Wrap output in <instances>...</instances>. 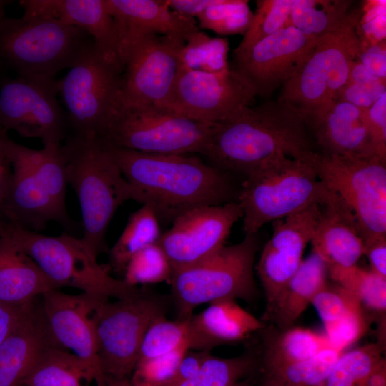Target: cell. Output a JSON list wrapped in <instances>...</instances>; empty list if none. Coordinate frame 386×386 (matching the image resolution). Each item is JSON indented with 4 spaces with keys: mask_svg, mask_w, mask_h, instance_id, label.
<instances>
[{
    "mask_svg": "<svg viewBox=\"0 0 386 386\" xmlns=\"http://www.w3.org/2000/svg\"><path fill=\"white\" fill-rule=\"evenodd\" d=\"M122 74L94 42L84 49L60 80L71 134L104 139L122 104Z\"/></svg>",
    "mask_w": 386,
    "mask_h": 386,
    "instance_id": "obj_10",
    "label": "cell"
},
{
    "mask_svg": "<svg viewBox=\"0 0 386 386\" xmlns=\"http://www.w3.org/2000/svg\"><path fill=\"white\" fill-rule=\"evenodd\" d=\"M56 79H0V126L23 137L39 138L44 145L61 144L69 127L57 95Z\"/></svg>",
    "mask_w": 386,
    "mask_h": 386,
    "instance_id": "obj_13",
    "label": "cell"
},
{
    "mask_svg": "<svg viewBox=\"0 0 386 386\" xmlns=\"http://www.w3.org/2000/svg\"><path fill=\"white\" fill-rule=\"evenodd\" d=\"M187 347L159 357L138 361L129 380L132 386H164L174 377Z\"/></svg>",
    "mask_w": 386,
    "mask_h": 386,
    "instance_id": "obj_44",
    "label": "cell"
},
{
    "mask_svg": "<svg viewBox=\"0 0 386 386\" xmlns=\"http://www.w3.org/2000/svg\"><path fill=\"white\" fill-rule=\"evenodd\" d=\"M342 352L330 347L308 360L267 371V385L322 386Z\"/></svg>",
    "mask_w": 386,
    "mask_h": 386,
    "instance_id": "obj_37",
    "label": "cell"
},
{
    "mask_svg": "<svg viewBox=\"0 0 386 386\" xmlns=\"http://www.w3.org/2000/svg\"><path fill=\"white\" fill-rule=\"evenodd\" d=\"M209 354V351L187 350L172 380L196 378L203 362Z\"/></svg>",
    "mask_w": 386,
    "mask_h": 386,
    "instance_id": "obj_50",
    "label": "cell"
},
{
    "mask_svg": "<svg viewBox=\"0 0 386 386\" xmlns=\"http://www.w3.org/2000/svg\"><path fill=\"white\" fill-rule=\"evenodd\" d=\"M365 111L342 100L333 102L310 124L321 153L352 157L377 156Z\"/></svg>",
    "mask_w": 386,
    "mask_h": 386,
    "instance_id": "obj_25",
    "label": "cell"
},
{
    "mask_svg": "<svg viewBox=\"0 0 386 386\" xmlns=\"http://www.w3.org/2000/svg\"><path fill=\"white\" fill-rule=\"evenodd\" d=\"M228 40L211 37L199 31L186 39L180 52L182 68L214 74L229 72L227 63Z\"/></svg>",
    "mask_w": 386,
    "mask_h": 386,
    "instance_id": "obj_36",
    "label": "cell"
},
{
    "mask_svg": "<svg viewBox=\"0 0 386 386\" xmlns=\"http://www.w3.org/2000/svg\"><path fill=\"white\" fill-rule=\"evenodd\" d=\"M382 80L368 71L358 60L355 59L350 66L347 82L375 83Z\"/></svg>",
    "mask_w": 386,
    "mask_h": 386,
    "instance_id": "obj_52",
    "label": "cell"
},
{
    "mask_svg": "<svg viewBox=\"0 0 386 386\" xmlns=\"http://www.w3.org/2000/svg\"><path fill=\"white\" fill-rule=\"evenodd\" d=\"M26 147L11 139L9 154L12 174L3 214L14 227L39 232L50 222L61 220L30 164Z\"/></svg>",
    "mask_w": 386,
    "mask_h": 386,
    "instance_id": "obj_21",
    "label": "cell"
},
{
    "mask_svg": "<svg viewBox=\"0 0 386 386\" xmlns=\"http://www.w3.org/2000/svg\"><path fill=\"white\" fill-rule=\"evenodd\" d=\"M159 221L147 206L133 212L122 233L109 250V264L117 272H124L130 259L142 249L155 244L161 237Z\"/></svg>",
    "mask_w": 386,
    "mask_h": 386,
    "instance_id": "obj_34",
    "label": "cell"
},
{
    "mask_svg": "<svg viewBox=\"0 0 386 386\" xmlns=\"http://www.w3.org/2000/svg\"><path fill=\"white\" fill-rule=\"evenodd\" d=\"M9 1L0 0V21L4 18L5 7Z\"/></svg>",
    "mask_w": 386,
    "mask_h": 386,
    "instance_id": "obj_58",
    "label": "cell"
},
{
    "mask_svg": "<svg viewBox=\"0 0 386 386\" xmlns=\"http://www.w3.org/2000/svg\"><path fill=\"white\" fill-rule=\"evenodd\" d=\"M119 41V60L145 37L186 39L199 30L194 19L172 11L166 0H106Z\"/></svg>",
    "mask_w": 386,
    "mask_h": 386,
    "instance_id": "obj_20",
    "label": "cell"
},
{
    "mask_svg": "<svg viewBox=\"0 0 386 386\" xmlns=\"http://www.w3.org/2000/svg\"><path fill=\"white\" fill-rule=\"evenodd\" d=\"M248 1L219 0L197 16L199 27L219 34H244L252 20Z\"/></svg>",
    "mask_w": 386,
    "mask_h": 386,
    "instance_id": "obj_39",
    "label": "cell"
},
{
    "mask_svg": "<svg viewBox=\"0 0 386 386\" xmlns=\"http://www.w3.org/2000/svg\"><path fill=\"white\" fill-rule=\"evenodd\" d=\"M47 325L60 347L72 351L88 367L97 386H106L98 358L95 313L108 298L51 290L41 297Z\"/></svg>",
    "mask_w": 386,
    "mask_h": 386,
    "instance_id": "obj_18",
    "label": "cell"
},
{
    "mask_svg": "<svg viewBox=\"0 0 386 386\" xmlns=\"http://www.w3.org/2000/svg\"><path fill=\"white\" fill-rule=\"evenodd\" d=\"M116 300L104 302L95 313L98 358L104 376L129 379L147 330L165 317L167 307L164 297L143 290Z\"/></svg>",
    "mask_w": 386,
    "mask_h": 386,
    "instance_id": "obj_12",
    "label": "cell"
},
{
    "mask_svg": "<svg viewBox=\"0 0 386 386\" xmlns=\"http://www.w3.org/2000/svg\"><path fill=\"white\" fill-rule=\"evenodd\" d=\"M361 39L357 60L375 76L386 80L385 39L373 43Z\"/></svg>",
    "mask_w": 386,
    "mask_h": 386,
    "instance_id": "obj_47",
    "label": "cell"
},
{
    "mask_svg": "<svg viewBox=\"0 0 386 386\" xmlns=\"http://www.w3.org/2000/svg\"><path fill=\"white\" fill-rule=\"evenodd\" d=\"M187 347V318L168 320L166 317L152 323L147 330L138 361L164 355Z\"/></svg>",
    "mask_w": 386,
    "mask_h": 386,
    "instance_id": "obj_40",
    "label": "cell"
},
{
    "mask_svg": "<svg viewBox=\"0 0 386 386\" xmlns=\"http://www.w3.org/2000/svg\"><path fill=\"white\" fill-rule=\"evenodd\" d=\"M242 217L237 202L197 207L179 215L157 243L167 254L172 271L181 269L224 246L233 225Z\"/></svg>",
    "mask_w": 386,
    "mask_h": 386,
    "instance_id": "obj_16",
    "label": "cell"
},
{
    "mask_svg": "<svg viewBox=\"0 0 386 386\" xmlns=\"http://www.w3.org/2000/svg\"><path fill=\"white\" fill-rule=\"evenodd\" d=\"M352 4L350 0H292L285 26L321 39L342 26Z\"/></svg>",
    "mask_w": 386,
    "mask_h": 386,
    "instance_id": "obj_32",
    "label": "cell"
},
{
    "mask_svg": "<svg viewBox=\"0 0 386 386\" xmlns=\"http://www.w3.org/2000/svg\"><path fill=\"white\" fill-rule=\"evenodd\" d=\"M184 41L152 35L125 54L122 74V104L165 107L180 70Z\"/></svg>",
    "mask_w": 386,
    "mask_h": 386,
    "instance_id": "obj_14",
    "label": "cell"
},
{
    "mask_svg": "<svg viewBox=\"0 0 386 386\" xmlns=\"http://www.w3.org/2000/svg\"><path fill=\"white\" fill-rule=\"evenodd\" d=\"M169 7L176 13L194 19L219 0H166Z\"/></svg>",
    "mask_w": 386,
    "mask_h": 386,
    "instance_id": "obj_51",
    "label": "cell"
},
{
    "mask_svg": "<svg viewBox=\"0 0 386 386\" xmlns=\"http://www.w3.org/2000/svg\"><path fill=\"white\" fill-rule=\"evenodd\" d=\"M300 111L277 99L248 106L212 124L202 155L226 172L246 177L281 156L312 150Z\"/></svg>",
    "mask_w": 386,
    "mask_h": 386,
    "instance_id": "obj_2",
    "label": "cell"
},
{
    "mask_svg": "<svg viewBox=\"0 0 386 386\" xmlns=\"http://www.w3.org/2000/svg\"><path fill=\"white\" fill-rule=\"evenodd\" d=\"M382 352L380 343L343 352L322 386H357L383 359Z\"/></svg>",
    "mask_w": 386,
    "mask_h": 386,
    "instance_id": "obj_38",
    "label": "cell"
},
{
    "mask_svg": "<svg viewBox=\"0 0 386 386\" xmlns=\"http://www.w3.org/2000/svg\"><path fill=\"white\" fill-rule=\"evenodd\" d=\"M164 386H197V377L186 380H172Z\"/></svg>",
    "mask_w": 386,
    "mask_h": 386,
    "instance_id": "obj_56",
    "label": "cell"
},
{
    "mask_svg": "<svg viewBox=\"0 0 386 386\" xmlns=\"http://www.w3.org/2000/svg\"><path fill=\"white\" fill-rule=\"evenodd\" d=\"M124 280L132 286L169 280L172 274L170 262L157 244H153L134 254L124 270Z\"/></svg>",
    "mask_w": 386,
    "mask_h": 386,
    "instance_id": "obj_42",
    "label": "cell"
},
{
    "mask_svg": "<svg viewBox=\"0 0 386 386\" xmlns=\"http://www.w3.org/2000/svg\"><path fill=\"white\" fill-rule=\"evenodd\" d=\"M357 386H386V361L385 358Z\"/></svg>",
    "mask_w": 386,
    "mask_h": 386,
    "instance_id": "obj_53",
    "label": "cell"
},
{
    "mask_svg": "<svg viewBox=\"0 0 386 386\" xmlns=\"http://www.w3.org/2000/svg\"><path fill=\"white\" fill-rule=\"evenodd\" d=\"M385 80L375 83L347 82L336 100H342L363 109H369L386 93Z\"/></svg>",
    "mask_w": 386,
    "mask_h": 386,
    "instance_id": "obj_45",
    "label": "cell"
},
{
    "mask_svg": "<svg viewBox=\"0 0 386 386\" xmlns=\"http://www.w3.org/2000/svg\"><path fill=\"white\" fill-rule=\"evenodd\" d=\"M11 227V224L2 214H0V237L4 234Z\"/></svg>",
    "mask_w": 386,
    "mask_h": 386,
    "instance_id": "obj_57",
    "label": "cell"
},
{
    "mask_svg": "<svg viewBox=\"0 0 386 386\" xmlns=\"http://www.w3.org/2000/svg\"><path fill=\"white\" fill-rule=\"evenodd\" d=\"M61 144L44 145L41 149L26 148L30 164L46 190L59 215L61 224L67 230L74 229L66 206L67 180Z\"/></svg>",
    "mask_w": 386,
    "mask_h": 386,
    "instance_id": "obj_33",
    "label": "cell"
},
{
    "mask_svg": "<svg viewBox=\"0 0 386 386\" xmlns=\"http://www.w3.org/2000/svg\"><path fill=\"white\" fill-rule=\"evenodd\" d=\"M34 300L21 306L0 302V345L21 323Z\"/></svg>",
    "mask_w": 386,
    "mask_h": 386,
    "instance_id": "obj_48",
    "label": "cell"
},
{
    "mask_svg": "<svg viewBox=\"0 0 386 386\" xmlns=\"http://www.w3.org/2000/svg\"><path fill=\"white\" fill-rule=\"evenodd\" d=\"M263 327L262 322L235 300L216 301L187 317L188 349L210 352L215 347L244 340Z\"/></svg>",
    "mask_w": 386,
    "mask_h": 386,
    "instance_id": "obj_26",
    "label": "cell"
},
{
    "mask_svg": "<svg viewBox=\"0 0 386 386\" xmlns=\"http://www.w3.org/2000/svg\"><path fill=\"white\" fill-rule=\"evenodd\" d=\"M211 126L165 107L122 104L104 139L144 153L202 154Z\"/></svg>",
    "mask_w": 386,
    "mask_h": 386,
    "instance_id": "obj_11",
    "label": "cell"
},
{
    "mask_svg": "<svg viewBox=\"0 0 386 386\" xmlns=\"http://www.w3.org/2000/svg\"><path fill=\"white\" fill-rule=\"evenodd\" d=\"M310 242L330 267L356 265L364 254V240L352 210L335 192L320 206Z\"/></svg>",
    "mask_w": 386,
    "mask_h": 386,
    "instance_id": "obj_23",
    "label": "cell"
},
{
    "mask_svg": "<svg viewBox=\"0 0 386 386\" xmlns=\"http://www.w3.org/2000/svg\"><path fill=\"white\" fill-rule=\"evenodd\" d=\"M328 265L314 251L302 260L284 285L265 319L272 320L281 329L291 327L316 295L327 283Z\"/></svg>",
    "mask_w": 386,
    "mask_h": 386,
    "instance_id": "obj_29",
    "label": "cell"
},
{
    "mask_svg": "<svg viewBox=\"0 0 386 386\" xmlns=\"http://www.w3.org/2000/svg\"><path fill=\"white\" fill-rule=\"evenodd\" d=\"M109 148L134 201L150 207L159 221L172 223L190 209L234 202L227 172L197 157Z\"/></svg>",
    "mask_w": 386,
    "mask_h": 386,
    "instance_id": "obj_1",
    "label": "cell"
},
{
    "mask_svg": "<svg viewBox=\"0 0 386 386\" xmlns=\"http://www.w3.org/2000/svg\"><path fill=\"white\" fill-rule=\"evenodd\" d=\"M320 41L285 26L247 49L234 53V70L257 96H268L300 70Z\"/></svg>",
    "mask_w": 386,
    "mask_h": 386,
    "instance_id": "obj_17",
    "label": "cell"
},
{
    "mask_svg": "<svg viewBox=\"0 0 386 386\" xmlns=\"http://www.w3.org/2000/svg\"><path fill=\"white\" fill-rule=\"evenodd\" d=\"M52 347L60 346L47 325L39 297L0 345V386H23L36 360Z\"/></svg>",
    "mask_w": 386,
    "mask_h": 386,
    "instance_id": "obj_24",
    "label": "cell"
},
{
    "mask_svg": "<svg viewBox=\"0 0 386 386\" xmlns=\"http://www.w3.org/2000/svg\"><path fill=\"white\" fill-rule=\"evenodd\" d=\"M256 96L252 86L234 69L214 74L180 66L165 108L212 124L252 106Z\"/></svg>",
    "mask_w": 386,
    "mask_h": 386,
    "instance_id": "obj_15",
    "label": "cell"
},
{
    "mask_svg": "<svg viewBox=\"0 0 386 386\" xmlns=\"http://www.w3.org/2000/svg\"><path fill=\"white\" fill-rule=\"evenodd\" d=\"M11 227L0 237V302L21 306L59 288L14 241Z\"/></svg>",
    "mask_w": 386,
    "mask_h": 386,
    "instance_id": "obj_28",
    "label": "cell"
},
{
    "mask_svg": "<svg viewBox=\"0 0 386 386\" xmlns=\"http://www.w3.org/2000/svg\"><path fill=\"white\" fill-rule=\"evenodd\" d=\"M106 386H132L127 378H114L104 376Z\"/></svg>",
    "mask_w": 386,
    "mask_h": 386,
    "instance_id": "obj_55",
    "label": "cell"
},
{
    "mask_svg": "<svg viewBox=\"0 0 386 386\" xmlns=\"http://www.w3.org/2000/svg\"><path fill=\"white\" fill-rule=\"evenodd\" d=\"M365 114L376 154L386 160V93L366 109Z\"/></svg>",
    "mask_w": 386,
    "mask_h": 386,
    "instance_id": "obj_46",
    "label": "cell"
},
{
    "mask_svg": "<svg viewBox=\"0 0 386 386\" xmlns=\"http://www.w3.org/2000/svg\"><path fill=\"white\" fill-rule=\"evenodd\" d=\"M258 242L256 234L240 242L223 246L189 266L172 271V295L184 319L199 305L224 300H250L256 292L254 264Z\"/></svg>",
    "mask_w": 386,
    "mask_h": 386,
    "instance_id": "obj_7",
    "label": "cell"
},
{
    "mask_svg": "<svg viewBox=\"0 0 386 386\" xmlns=\"http://www.w3.org/2000/svg\"><path fill=\"white\" fill-rule=\"evenodd\" d=\"M311 305L325 327V335L334 349L344 352L367 331L366 309L349 291L337 284L327 283Z\"/></svg>",
    "mask_w": 386,
    "mask_h": 386,
    "instance_id": "obj_27",
    "label": "cell"
},
{
    "mask_svg": "<svg viewBox=\"0 0 386 386\" xmlns=\"http://www.w3.org/2000/svg\"><path fill=\"white\" fill-rule=\"evenodd\" d=\"M331 194L305 161L279 156L247 176L238 192L244 231L257 234L268 222L321 206Z\"/></svg>",
    "mask_w": 386,
    "mask_h": 386,
    "instance_id": "obj_4",
    "label": "cell"
},
{
    "mask_svg": "<svg viewBox=\"0 0 386 386\" xmlns=\"http://www.w3.org/2000/svg\"><path fill=\"white\" fill-rule=\"evenodd\" d=\"M328 277L351 292L366 310L385 315L386 277L357 264L349 267H330Z\"/></svg>",
    "mask_w": 386,
    "mask_h": 386,
    "instance_id": "obj_35",
    "label": "cell"
},
{
    "mask_svg": "<svg viewBox=\"0 0 386 386\" xmlns=\"http://www.w3.org/2000/svg\"><path fill=\"white\" fill-rule=\"evenodd\" d=\"M360 9H351L342 26L322 37L300 70L282 86L278 99L298 109L307 124L322 115L347 83L362 45Z\"/></svg>",
    "mask_w": 386,
    "mask_h": 386,
    "instance_id": "obj_6",
    "label": "cell"
},
{
    "mask_svg": "<svg viewBox=\"0 0 386 386\" xmlns=\"http://www.w3.org/2000/svg\"><path fill=\"white\" fill-rule=\"evenodd\" d=\"M252 20L234 53L243 51L286 25L292 0H259Z\"/></svg>",
    "mask_w": 386,
    "mask_h": 386,
    "instance_id": "obj_41",
    "label": "cell"
},
{
    "mask_svg": "<svg viewBox=\"0 0 386 386\" xmlns=\"http://www.w3.org/2000/svg\"><path fill=\"white\" fill-rule=\"evenodd\" d=\"M252 365L248 356L221 358L209 354L197 377V386H232Z\"/></svg>",
    "mask_w": 386,
    "mask_h": 386,
    "instance_id": "obj_43",
    "label": "cell"
},
{
    "mask_svg": "<svg viewBox=\"0 0 386 386\" xmlns=\"http://www.w3.org/2000/svg\"><path fill=\"white\" fill-rule=\"evenodd\" d=\"M330 347L332 346L325 333L300 327L282 330L265 342L266 371L308 360Z\"/></svg>",
    "mask_w": 386,
    "mask_h": 386,
    "instance_id": "obj_31",
    "label": "cell"
},
{
    "mask_svg": "<svg viewBox=\"0 0 386 386\" xmlns=\"http://www.w3.org/2000/svg\"><path fill=\"white\" fill-rule=\"evenodd\" d=\"M93 381L89 370L76 355L52 347L36 360L23 386H89Z\"/></svg>",
    "mask_w": 386,
    "mask_h": 386,
    "instance_id": "obj_30",
    "label": "cell"
},
{
    "mask_svg": "<svg viewBox=\"0 0 386 386\" xmlns=\"http://www.w3.org/2000/svg\"><path fill=\"white\" fill-rule=\"evenodd\" d=\"M370 269L386 277V236L375 237L364 242V254Z\"/></svg>",
    "mask_w": 386,
    "mask_h": 386,
    "instance_id": "obj_49",
    "label": "cell"
},
{
    "mask_svg": "<svg viewBox=\"0 0 386 386\" xmlns=\"http://www.w3.org/2000/svg\"><path fill=\"white\" fill-rule=\"evenodd\" d=\"M24 14L56 19L92 39L104 58L122 72L119 41L106 0H22Z\"/></svg>",
    "mask_w": 386,
    "mask_h": 386,
    "instance_id": "obj_22",
    "label": "cell"
},
{
    "mask_svg": "<svg viewBox=\"0 0 386 386\" xmlns=\"http://www.w3.org/2000/svg\"><path fill=\"white\" fill-rule=\"evenodd\" d=\"M320 213V205L314 204L286 218L272 222V235L257 265L266 296V311L273 305L302 263L305 249L311 241Z\"/></svg>",
    "mask_w": 386,
    "mask_h": 386,
    "instance_id": "obj_19",
    "label": "cell"
},
{
    "mask_svg": "<svg viewBox=\"0 0 386 386\" xmlns=\"http://www.w3.org/2000/svg\"><path fill=\"white\" fill-rule=\"evenodd\" d=\"M61 149L67 183L80 203L81 239L98 257L107 250L106 234L114 213L126 201L134 200V191L103 138L71 134Z\"/></svg>",
    "mask_w": 386,
    "mask_h": 386,
    "instance_id": "obj_3",
    "label": "cell"
},
{
    "mask_svg": "<svg viewBox=\"0 0 386 386\" xmlns=\"http://www.w3.org/2000/svg\"><path fill=\"white\" fill-rule=\"evenodd\" d=\"M92 42L84 31L51 17L24 14L0 21V61L19 77L55 79Z\"/></svg>",
    "mask_w": 386,
    "mask_h": 386,
    "instance_id": "obj_5",
    "label": "cell"
},
{
    "mask_svg": "<svg viewBox=\"0 0 386 386\" xmlns=\"http://www.w3.org/2000/svg\"><path fill=\"white\" fill-rule=\"evenodd\" d=\"M11 177L0 172V214H3V207Z\"/></svg>",
    "mask_w": 386,
    "mask_h": 386,
    "instance_id": "obj_54",
    "label": "cell"
},
{
    "mask_svg": "<svg viewBox=\"0 0 386 386\" xmlns=\"http://www.w3.org/2000/svg\"><path fill=\"white\" fill-rule=\"evenodd\" d=\"M10 234L59 288L73 287L108 299L126 298L142 291L112 277L81 239L66 232L51 237L12 226Z\"/></svg>",
    "mask_w": 386,
    "mask_h": 386,
    "instance_id": "obj_8",
    "label": "cell"
},
{
    "mask_svg": "<svg viewBox=\"0 0 386 386\" xmlns=\"http://www.w3.org/2000/svg\"><path fill=\"white\" fill-rule=\"evenodd\" d=\"M353 212L364 242L386 236V160L309 150L299 157Z\"/></svg>",
    "mask_w": 386,
    "mask_h": 386,
    "instance_id": "obj_9",
    "label": "cell"
}]
</instances>
